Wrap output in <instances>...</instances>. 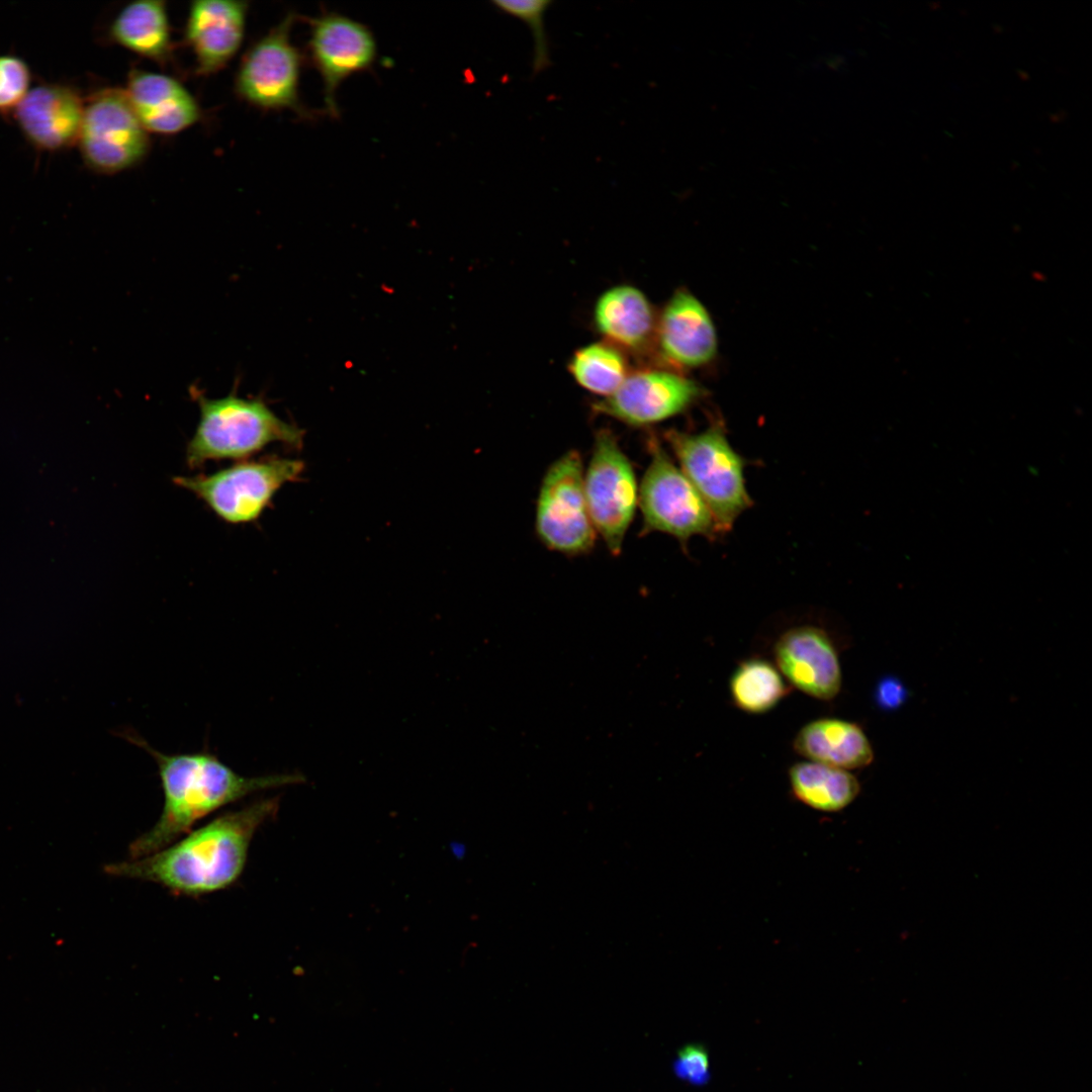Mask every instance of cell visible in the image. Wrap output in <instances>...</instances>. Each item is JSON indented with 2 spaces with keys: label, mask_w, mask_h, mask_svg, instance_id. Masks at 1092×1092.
<instances>
[{
  "label": "cell",
  "mask_w": 1092,
  "mask_h": 1092,
  "mask_svg": "<svg viewBox=\"0 0 1092 1092\" xmlns=\"http://www.w3.org/2000/svg\"><path fill=\"white\" fill-rule=\"evenodd\" d=\"M267 797L222 813L149 855L107 863L111 877L160 885L177 896L199 897L234 885L242 876L257 830L279 811Z\"/></svg>",
  "instance_id": "cell-1"
},
{
  "label": "cell",
  "mask_w": 1092,
  "mask_h": 1092,
  "mask_svg": "<svg viewBox=\"0 0 1092 1092\" xmlns=\"http://www.w3.org/2000/svg\"><path fill=\"white\" fill-rule=\"evenodd\" d=\"M127 739L155 759L164 799L154 826L129 844V858L166 847L201 819L255 793L306 781L299 772L246 777L210 752L165 754L138 735L129 733Z\"/></svg>",
  "instance_id": "cell-2"
},
{
  "label": "cell",
  "mask_w": 1092,
  "mask_h": 1092,
  "mask_svg": "<svg viewBox=\"0 0 1092 1092\" xmlns=\"http://www.w3.org/2000/svg\"><path fill=\"white\" fill-rule=\"evenodd\" d=\"M237 386L225 396L207 397L195 385L190 395L199 420L186 446V463L199 468L208 461L246 459L272 443L300 448L304 431L280 419L263 396L241 397Z\"/></svg>",
  "instance_id": "cell-3"
},
{
  "label": "cell",
  "mask_w": 1092,
  "mask_h": 1092,
  "mask_svg": "<svg viewBox=\"0 0 1092 1092\" xmlns=\"http://www.w3.org/2000/svg\"><path fill=\"white\" fill-rule=\"evenodd\" d=\"M664 439L721 534L730 531L753 500L744 476L747 462L730 444L723 422L715 420L699 433L669 430Z\"/></svg>",
  "instance_id": "cell-4"
},
{
  "label": "cell",
  "mask_w": 1092,
  "mask_h": 1092,
  "mask_svg": "<svg viewBox=\"0 0 1092 1092\" xmlns=\"http://www.w3.org/2000/svg\"><path fill=\"white\" fill-rule=\"evenodd\" d=\"M298 15L290 11L246 50L236 71L234 90L244 103L261 111H291L301 120L320 113L300 98L299 82L304 55L292 42Z\"/></svg>",
  "instance_id": "cell-5"
},
{
  "label": "cell",
  "mask_w": 1092,
  "mask_h": 1092,
  "mask_svg": "<svg viewBox=\"0 0 1092 1092\" xmlns=\"http://www.w3.org/2000/svg\"><path fill=\"white\" fill-rule=\"evenodd\" d=\"M304 463L271 457L239 461L209 474L175 476L173 482L203 502L221 521L231 525L257 521L277 491L299 479Z\"/></svg>",
  "instance_id": "cell-6"
},
{
  "label": "cell",
  "mask_w": 1092,
  "mask_h": 1092,
  "mask_svg": "<svg viewBox=\"0 0 1092 1092\" xmlns=\"http://www.w3.org/2000/svg\"><path fill=\"white\" fill-rule=\"evenodd\" d=\"M648 449L651 458L638 496L644 532L670 535L685 547L695 536L715 540L722 535L710 509L657 438H650Z\"/></svg>",
  "instance_id": "cell-7"
},
{
  "label": "cell",
  "mask_w": 1092,
  "mask_h": 1092,
  "mask_svg": "<svg viewBox=\"0 0 1092 1092\" xmlns=\"http://www.w3.org/2000/svg\"><path fill=\"white\" fill-rule=\"evenodd\" d=\"M77 146L89 170L114 175L143 163L151 139L124 89L105 87L85 99Z\"/></svg>",
  "instance_id": "cell-8"
},
{
  "label": "cell",
  "mask_w": 1092,
  "mask_h": 1092,
  "mask_svg": "<svg viewBox=\"0 0 1092 1092\" xmlns=\"http://www.w3.org/2000/svg\"><path fill=\"white\" fill-rule=\"evenodd\" d=\"M580 454L569 450L546 470L540 485L535 514L539 540L565 555L589 552L596 542L583 484Z\"/></svg>",
  "instance_id": "cell-9"
},
{
  "label": "cell",
  "mask_w": 1092,
  "mask_h": 1092,
  "mask_svg": "<svg viewBox=\"0 0 1092 1092\" xmlns=\"http://www.w3.org/2000/svg\"><path fill=\"white\" fill-rule=\"evenodd\" d=\"M583 484L595 530L617 556L638 507L639 487L630 460L609 430L595 437Z\"/></svg>",
  "instance_id": "cell-10"
},
{
  "label": "cell",
  "mask_w": 1092,
  "mask_h": 1092,
  "mask_svg": "<svg viewBox=\"0 0 1092 1092\" xmlns=\"http://www.w3.org/2000/svg\"><path fill=\"white\" fill-rule=\"evenodd\" d=\"M306 21L310 28L306 57L322 78L324 113L339 118L337 90L352 75L372 70L376 39L367 25L337 12L325 11Z\"/></svg>",
  "instance_id": "cell-11"
},
{
  "label": "cell",
  "mask_w": 1092,
  "mask_h": 1092,
  "mask_svg": "<svg viewBox=\"0 0 1092 1092\" xmlns=\"http://www.w3.org/2000/svg\"><path fill=\"white\" fill-rule=\"evenodd\" d=\"M704 395L694 380L665 370L628 375L610 396L596 402L598 414L633 427L654 425L686 412Z\"/></svg>",
  "instance_id": "cell-12"
},
{
  "label": "cell",
  "mask_w": 1092,
  "mask_h": 1092,
  "mask_svg": "<svg viewBox=\"0 0 1092 1092\" xmlns=\"http://www.w3.org/2000/svg\"><path fill=\"white\" fill-rule=\"evenodd\" d=\"M248 12V1L196 0L190 3L183 42L194 57L196 75H214L233 61L245 38Z\"/></svg>",
  "instance_id": "cell-13"
},
{
  "label": "cell",
  "mask_w": 1092,
  "mask_h": 1092,
  "mask_svg": "<svg viewBox=\"0 0 1092 1092\" xmlns=\"http://www.w3.org/2000/svg\"><path fill=\"white\" fill-rule=\"evenodd\" d=\"M85 99L73 86L41 83L30 88L12 116L26 142L41 152L77 145Z\"/></svg>",
  "instance_id": "cell-14"
},
{
  "label": "cell",
  "mask_w": 1092,
  "mask_h": 1092,
  "mask_svg": "<svg viewBox=\"0 0 1092 1092\" xmlns=\"http://www.w3.org/2000/svg\"><path fill=\"white\" fill-rule=\"evenodd\" d=\"M774 654L779 670L806 695L822 701L835 698L841 669L829 635L813 625L793 627L778 639Z\"/></svg>",
  "instance_id": "cell-15"
},
{
  "label": "cell",
  "mask_w": 1092,
  "mask_h": 1092,
  "mask_svg": "<svg viewBox=\"0 0 1092 1092\" xmlns=\"http://www.w3.org/2000/svg\"><path fill=\"white\" fill-rule=\"evenodd\" d=\"M660 356L677 368H698L717 354L715 325L703 303L678 290L665 304L655 326Z\"/></svg>",
  "instance_id": "cell-16"
},
{
  "label": "cell",
  "mask_w": 1092,
  "mask_h": 1092,
  "mask_svg": "<svg viewBox=\"0 0 1092 1092\" xmlns=\"http://www.w3.org/2000/svg\"><path fill=\"white\" fill-rule=\"evenodd\" d=\"M123 89L149 133L176 134L203 118L197 99L171 75L132 68Z\"/></svg>",
  "instance_id": "cell-17"
},
{
  "label": "cell",
  "mask_w": 1092,
  "mask_h": 1092,
  "mask_svg": "<svg viewBox=\"0 0 1092 1092\" xmlns=\"http://www.w3.org/2000/svg\"><path fill=\"white\" fill-rule=\"evenodd\" d=\"M107 38L163 69L175 66L176 46L163 0L127 3L109 23Z\"/></svg>",
  "instance_id": "cell-18"
},
{
  "label": "cell",
  "mask_w": 1092,
  "mask_h": 1092,
  "mask_svg": "<svg viewBox=\"0 0 1092 1092\" xmlns=\"http://www.w3.org/2000/svg\"><path fill=\"white\" fill-rule=\"evenodd\" d=\"M793 747L811 761L846 770L868 766L874 760L873 747L861 727L835 718L807 723L797 733Z\"/></svg>",
  "instance_id": "cell-19"
},
{
  "label": "cell",
  "mask_w": 1092,
  "mask_h": 1092,
  "mask_svg": "<svg viewBox=\"0 0 1092 1092\" xmlns=\"http://www.w3.org/2000/svg\"><path fill=\"white\" fill-rule=\"evenodd\" d=\"M595 324L611 343L638 350L655 332L652 306L642 291L630 285H618L605 291L597 300Z\"/></svg>",
  "instance_id": "cell-20"
},
{
  "label": "cell",
  "mask_w": 1092,
  "mask_h": 1092,
  "mask_svg": "<svg viewBox=\"0 0 1092 1092\" xmlns=\"http://www.w3.org/2000/svg\"><path fill=\"white\" fill-rule=\"evenodd\" d=\"M789 780L796 799L822 812L846 808L860 791L859 782L848 770L814 761L792 765Z\"/></svg>",
  "instance_id": "cell-21"
},
{
  "label": "cell",
  "mask_w": 1092,
  "mask_h": 1092,
  "mask_svg": "<svg viewBox=\"0 0 1092 1092\" xmlns=\"http://www.w3.org/2000/svg\"><path fill=\"white\" fill-rule=\"evenodd\" d=\"M729 689L736 707L750 714L770 711L790 693L779 669L760 658L739 663L730 677Z\"/></svg>",
  "instance_id": "cell-22"
},
{
  "label": "cell",
  "mask_w": 1092,
  "mask_h": 1092,
  "mask_svg": "<svg viewBox=\"0 0 1092 1092\" xmlns=\"http://www.w3.org/2000/svg\"><path fill=\"white\" fill-rule=\"evenodd\" d=\"M568 369L580 386L605 397L613 394L628 376L626 359L607 343H593L575 351Z\"/></svg>",
  "instance_id": "cell-23"
},
{
  "label": "cell",
  "mask_w": 1092,
  "mask_h": 1092,
  "mask_svg": "<svg viewBox=\"0 0 1092 1092\" xmlns=\"http://www.w3.org/2000/svg\"><path fill=\"white\" fill-rule=\"evenodd\" d=\"M552 1L549 0H496L492 4L500 11L519 18L529 25L534 37L533 71L539 73L551 64L548 42L544 30V14Z\"/></svg>",
  "instance_id": "cell-24"
},
{
  "label": "cell",
  "mask_w": 1092,
  "mask_h": 1092,
  "mask_svg": "<svg viewBox=\"0 0 1092 1092\" xmlns=\"http://www.w3.org/2000/svg\"><path fill=\"white\" fill-rule=\"evenodd\" d=\"M31 71L13 55H0V115H12L30 90Z\"/></svg>",
  "instance_id": "cell-25"
},
{
  "label": "cell",
  "mask_w": 1092,
  "mask_h": 1092,
  "mask_svg": "<svg viewBox=\"0 0 1092 1092\" xmlns=\"http://www.w3.org/2000/svg\"><path fill=\"white\" fill-rule=\"evenodd\" d=\"M679 1067L694 1080L703 1079L709 1067L708 1056L700 1045H686L678 1052Z\"/></svg>",
  "instance_id": "cell-26"
},
{
  "label": "cell",
  "mask_w": 1092,
  "mask_h": 1092,
  "mask_svg": "<svg viewBox=\"0 0 1092 1092\" xmlns=\"http://www.w3.org/2000/svg\"><path fill=\"white\" fill-rule=\"evenodd\" d=\"M877 704L884 710H893L904 703L906 689L896 678L886 677L880 680L875 693Z\"/></svg>",
  "instance_id": "cell-27"
}]
</instances>
